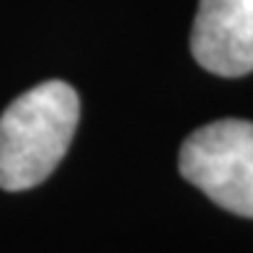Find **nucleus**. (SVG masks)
<instances>
[{
  "mask_svg": "<svg viewBox=\"0 0 253 253\" xmlns=\"http://www.w3.org/2000/svg\"><path fill=\"white\" fill-rule=\"evenodd\" d=\"M80 119V98L65 80L21 93L0 117V189L24 191L60 166Z\"/></svg>",
  "mask_w": 253,
  "mask_h": 253,
  "instance_id": "nucleus-1",
  "label": "nucleus"
},
{
  "mask_svg": "<svg viewBox=\"0 0 253 253\" xmlns=\"http://www.w3.org/2000/svg\"><path fill=\"white\" fill-rule=\"evenodd\" d=\"M178 170L222 210L253 217V122L220 119L191 132Z\"/></svg>",
  "mask_w": 253,
  "mask_h": 253,
  "instance_id": "nucleus-2",
  "label": "nucleus"
},
{
  "mask_svg": "<svg viewBox=\"0 0 253 253\" xmlns=\"http://www.w3.org/2000/svg\"><path fill=\"white\" fill-rule=\"evenodd\" d=\"M191 54L214 75H248L253 70V0H199Z\"/></svg>",
  "mask_w": 253,
  "mask_h": 253,
  "instance_id": "nucleus-3",
  "label": "nucleus"
}]
</instances>
